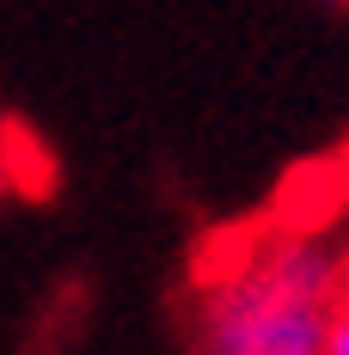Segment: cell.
Instances as JSON below:
<instances>
[{
	"label": "cell",
	"instance_id": "cell-2",
	"mask_svg": "<svg viewBox=\"0 0 349 355\" xmlns=\"http://www.w3.org/2000/svg\"><path fill=\"white\" fill-rule=\"evenodd\" d=\"M0 147H6V166H12V184H31V190H49V159L37 153V141H25L19 129H0Z\"/></svg>",
	"mask_w": 349,
	"mask_h": 355
},
{
	"label": "cell",
	"instance_id": "cell-3",
	"mask_svg": "<svg viewBox=\"0 0 349 355\" xmlns=\"http://www.w3.org/2000/svg\"><path fill=\"white\" fill-rule=\"evenodd\" d=\"M325 349H331V355H349V306H343V313H331V337H325Z\"/></svg>",
	"mask_w": 349,
	"mask_h": 355
},
{
	"label": "cell",
	"instance_id": "cell-5",
	"mask_svg": "<svg viewBox=\"0 0 349 355\" xmlns=\"http://www.w3.org/2000/svg\"><path fill=\"white\" fill-rule=\"evenodd\" d=\"M325 6H343V0H325Z\"/></svg>",
	"mask_w": 349,
	"mask_h": 355
},
{
	"label": "cell",
	"instance_id": "cell-4",
	"mask_svg": "<svg viewBox=\"0 0 349 355\" xmlns=\"http://www.w3.org/2000/svg\"><path fill=\"white\" fill-rule=\"evenodd\" d=\"M12 190V166H6V147H0V196Z\"/></svg>",
	"mask_w": 349,
	"mask_h": 355
},
{
	"label": "cell",
	"instance_id": "cell-1",
	"mask_svg": "<svg viewBox=\"0 0 349 355\" xmlns=\"http://www.w3.org/2000/svg\"><path fill=\"white\" fill-rule=\"evenodd\" d=\"M331 257L313 245L264 251L227 276L203 306V349L214 355H318L331 337Z\"/></svg>",
	"mask_w": 349,
	"mask_h": 355
}]
</instances>
